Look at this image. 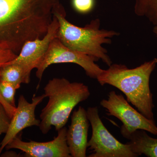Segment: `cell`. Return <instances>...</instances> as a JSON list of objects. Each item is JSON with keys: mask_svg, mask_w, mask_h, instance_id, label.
Returning <instances> with one entry per match:
<instances>
[{"mask_svg": "<svg viewBox=\"0 0 157 157\" xmlns=\"http://www.w3.org/2000/svg\"><path fill=\"white\" fill-rule=\"evenodd\" d=\"M17 54L5 46L0 45V67L6 63L11 61L17 56ZM0 102L5 107L10 117L12 118L16 110V107H12L8 104L0 94Z\"/></svg>", "mask_w": 157, "mask_h": 157, "instance_id": "cell-15", "label": "cell"}, {"mask_svg": "<svg viewBox=\"0 0 157 157\" xmlns=\"http://www.w3.org/2000/svg\"><path fill=\"white\" fill-rule=\"evenodd\" d=\"M127 143L137 156L145 155L148 157H157V138L151 137L145 130L138 129L127 137Z\"/></svg>", "mask_w": 157, "mask_h": 157, "instance_id": "cell-12", "label": "cell"}, {"mask_svg": "<svg viewBox=\"0 0 157 157\" xmlns=\"http://www.w3.org/2000/svg\"><path fill=\"white\" fill-rule=\"evenodd\" d=\"M32 71L22 64L6 63L0 67V81L7 82L19 88L30 81Z\"/></svg>", "mask_w": 157, "mask_h": 157, "instance_id": "cell-13", "label": "cell"}, {"mask_svg": "<svg viewBox=\"0 0 157 157\" xmlns=\"http://www.w3.org/2000/svg\"><path fill=\"white\" fill-rule=\"evenodd\" d=\"M59 27L58 20L54 15L52 21L45 36L42 39L26 42L17 56L9 63L21 64L31 71L35 68L37 69L47 52L51 42L56 38Z\"/></svg>", "mask_w": 157, "mask_h": 157, "instance_id": "cell-10", "label": "cell"}, {"mask_svg": "<svg viewBox=\"0 0 157 157\" xmlns=\"http://www.w3.org/2000/svg\"><path fill=\"white\" fill-rule=\"evenodd\" d=\"M54 15L58 20L59 27L56 38L72 50L93 57L98 61L101 59L108 67L112 61L103 47L104 44H110L111 39L120 35L113 30L100 29L101 21L93 19L84 27H79L66 19V12L61 3L57 6Z\"/></svg>", "mask_w": 157, "mask_h": 157, "instance_id": "cell-3", "label": "cell"}, {"mask_svg": "<svg viewBox=\"0 0 157 157\" xmlns=\"http://www.w3.org/2000/svg\"><path fill=\"white\" fill-rule=\"evenodd\" d=\"M67 128L64 127L58 131L53 140L40 142L30 140L24 141L17 135L7 145L6 149H17L30 157H71L67 140Z\"/></svg>", "mask_w": 157, "mask_h": 157, "instance_id": "cell-8", "label": "cell"}, {"mask_svg": "<svg viewBox=\"0 0 157 157\" xmlns=\"http://www.w3.org/2000/svg\"><path fill=\"white\" fill-rule=\"evenodd\" d=\"M18 89L19 88L10 82L0 81L1 95L8 104L14 107H16L14 96L16 90Z\"/></svg>", "mask_w": 157, "mask_h": 157, "instance_id": "cell-16", "label": "cell"}, {"mask_svg": "<svg viewBox=\"0 0 157 157\" xmlns=\"http://www.w3.org/2000/svg\"><path fill=\"white\" fill-rule=\"evenodd\" d=\"M43 90L48 102L40 113L39 128L44 135L52 127L57 132L65 127L74 107L90 95L86 85L65 78L50 79Z\"/></svg>", "mask_w": 157, "mask_h": 157, "instance_id": "cell-4", "label": "cell"}, {"mask_svg": "<svg viewBox=\"0 0 157 157\" xmlns=\"http://www.w3.org/2000/svg\"><path fill=\"white\" fill-rule=\"evenodd\" d=\"M129 103L124 96L111 91L107 99L102 100L100 105L106 109L107 115L117 118L122 123L121 132L125 138L138 129L157 135V126L155 120L145 117Z\"/></svg>", "mask_w": 157, "mask_h": 157, "instance_id": "cell-5", "label": "cell"}, {"mask_svg": "<svg viewBox=\"0 0 157 157\" xmlns=\"http://www.w3.org/2000/svg\"><path fill=\"white\" fill-rule=\"evenodd\" d=\"M154 33L155 34L157 37V26L154 27L153 30Z\"/></svg>", "mask_w": 157, "mask_h": 157, "instance_id": "cell-20", "label": "cell"}, {"mask_svg": "<svg viewBox=\"0 0 157 157\" xmlns=\"http://www.w3.org/2000/svg\"><path fill=\"white\" fill-rule=\"evenodd\" d=\"M59 0H0V45L17 54L31 40L42 39Z\"/></svg>", "mask_w": 157, "mask_h": 157, "instance_id": "cell-1", "label": "cell"}, {"mask_svg": "<svg viewBox=\"0 0 157 157\" xmlns=\"http://www.w3.org/2000/svg\"><path fill=\"white\" fill-rule=\"evenodd\" d=\"M157 65V58L130 69L121 64H112L97 77L101 85L108 84L120 90L127 101L145 117L155 120V105L150 88V79Z\"/></svg>", "mask_w": 157, "mask_h": 157, "instance_id": "cell-2", "label": "cell"}, {"mask_svg": "<svg viewBox=\"0 0 157 157\" xmlns=\"http://www.w3.org/2000/svg\"><path fill=\"white\" fill-rule=\"evenodd\" d=\"M11 118L6 111L3 104L0 102V136L6 134L9 130Z\"/></svg>", "mask_w": 157, "mask_h": 157, "instance_id": "cell-18", "label": "cell"}, {"mask_svg": "<svg viewBox=\"0 0 157 157\" xmlns=\"http://www.w3.org/2000/svg\"><path fill=\"white\" fill-rule=\"evenodd\" d=\"M74 9L81 13H86L91 11L94 5V0H72Z\"/></svg>", "mask_w": 157, "mask_h": 157, "instance_id": "cell-17", "label": "cell"}, {"mask_svg": "<svg viewBox=\"0 0 157 157\" xmlns=\"http://www.w3.org/2000/svg\"><path fill=\"white\" fill-rule=\"evenodd\" d=\"M98 61L93 57L70 49L56 38L51 42L45 56L37 68L36 76L41 80L45 70L51 65L72 63L80 66L90 78L97 79L103 70L96 63Z\"/></svg>", "mask_w": 157, "mask_h": 157, "instance_id": "cell-7", "label": "cell"}, {"mask_svg": "<svg viewBox=\"0 0 157 157\" xmlns=\"http://www.w3.org/2000/svg\"><path fill=\"white\" fill-rule=\"evenodd\" d=\"M45 98L44 94L39 96L34 95L30 103L23 95L20 96L18 105L11 118L9 130L0 143V154L6 145L23 130L34 126L39 127L40 121L36 118L35 110Z\"/></svg>", "mask_w": 157, "mask_h": 157, "instance_id": "cell-9", "label": "cell"}, {"mask_svg": "<svg viewBox=\"0 0 157 157\" xmlns=\"http://www.w3.org/2000/svg\"><path fill=\"white\" fill-rule=\"evenodd\" d=\"M89 126L86 110L80 106L73 112L71 124L67 131V143L71 157H86Z\"/></svg>", "mask_w": 157, "mask_h": 157, "instance_id": "cell-11", "label": "cell"}, {"mask_svg": "<svg viewBox=\"0 0 157 157\" xmlns=\"http://www.w3.org/2000/svg\"><path fill=\"white\" fill-rule=\"evenodd\" d=\"M134 12L157 26V0H135Z\"/></svg>", "mask_w": 157, "mask_h": 157, "instance_id": "cell-14", "label": "cell"}, {"mask_svg": "<svg viewBox=\"0 0 157 157\" xmlns=\"http://www.w3.org/2000/svg\"><path fill=\"white\" fill-rule=\"evenodd\" d=\"M86 110L92 129L91 137L88 141V147L92 152L89 157H137L128 144L121 143L106 128L98 107H89Z\"/></svg>", "mask_w": 157, "mask_h": 157, "instance_id": "cell-6", "label": "cell"}, {"mask_svg": "<svg viewBox=\"0 0 157 157\" xmlns=\"http://www.w3.org/2000/svg\"><path fill=\"white\" fill-rule=\"evenodd\" d=\"M2 156L3 157H10V155H13V157H15V156L14 155H17V154L15 153L14 152H6L2 155Z\"/></svg>", "mask_w": 157, "mask_h": 157, "instance_id": "cell-19", "label": "cell"}]
</instances>
